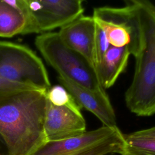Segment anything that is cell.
Returning a JSON list of instances; mask_svg holds the SVG:
<instances>
[{"label": "cell", "mask_w": 155, "mask_h": 155, "mask_svg": "<svg viewBox=\"0 0 155 155\" xmlns=\"http://www.w3.org/2000/svg\"><path fill=\"white\" fill-rule=\"evenodd\" d=\"M81 0H24L27 24L24 35L61 28L83 15Z\"/></svg>", "instance_id": "cell-6"}, {"label": "cell", "mask_w": 155, "mask_h": 155, "mask_svg": "<svg viewBox=\"0 0 155 155\" xmlns=\"http://www.w3.org/2000/svg\"><path fill=\"white\" fill-rule=\"evenodd\" d=\"M125 137L116 126H102L67 139L47 142L32 155H105L122 153Z\"/></svg>", "instance_id": "cell-5"}, {"label": "cell", "mask_w": 155, "mask_h": 155, "mask_svg": "<svg viewBox=\"0 0 155 155\" xmlns=\"http://www.w3.org/2000/svg\"><path fill=\"white\" fill-rule=\"evenodd\" d=\"M96 24L92 16L82 15L61 27L58 34L69 48L83 56L94 68L93 52Z\"/></svg>", "instance_id": "cell-10"}, {"label": "cell", "mask_w": 155, "mask_h": 155, "mask_svg": "<svg viewBox=\"0 0 155 155\" xmlns=\"http://www.w3.org/2000/svg\"><path fill=\"white\" fill-rule=\"evenodd\" d=\"M25 90H38V89L35 88L30 86L10 82L5 79H4L0 77V93Z\"/></svg>", "instance_id": "cell-16"}, {"label": "cell", "mask_w": 155, "mask_h": 155, "mask_svg": "<svg viewBox=\"0 0 155 155\" xmlns=\"http://www.w3.org/2000/svg\"><path fill=\"white\" fill-rule=\"evenodd\" d=\"M127 47L110 46L101 62L94 68L98 81L105 90L111 87L125 70L130 56Z\"/></svg>", "instance_id": "cell-11"}, {"label": "cell", "mask_w": 155, "mask_h": 155, "mask_svg": "<svg viewBox=\"0 0 155 155\" xmlns=\"http://www.w3.org/2000/svg\"><path fill=\"white\" fill-rule=\"evenodd\" d=\"M105 155H122V154L120 153H108Z\"/></svg>", "instance_id": "cell-19"}, {"label": "cell", "mask_w": 155, "mask_h": 155, "mask_svg": "<svg viewBox=\"0 0 155 155\" xmlns=\"http://www.w3.org/2000/svg\"><path fill=\"white\" fill-rule=\"evenodd\" d=\"M110 46L111 45L105 33L96 24L93 44L94 68L101 62Z\"/></svg>", "instance_id": "cell-15"}, {"label": "cell", "mask_w": 155, "mask_h": 155, "mask_svg": "<svg viewBox=\"0 0 155 155\" xmlns=\"http://www.w3.org/2000/svg\"><path fill=\"white\" fill-rule=\"evenodd\" d=\"M0 155H8L7 147L1 135H0Z\"/></svg>", "instance_id": "cell-18"}, {"label": "cell", "mask_w": 155, "mask_h": 155, "mask_svg": "<svg viewBox=\"0 0 155 155\" xmlns=\"http://www.w3.org/2000/svg\"><path fill=\"white\" fill-rule=\"evenodd\" d=\"M120 7L94 8L93 18L105 33L111 46L127 47L134 55L139 42V30L136 18L128 0Z\"/></svg>", "instance_id": "cell-7"}, {"label": "cell", "mask_w": 155, "mask_h": 155, "mask_svg": "<svg viewBox=\"0 0 155 155\" xmlns=\"http://www.w3.org/2000/svg\"><path fill=\"white\" fill-rule=\"evenodd\" d=\"M122 155H155V138L137 137L125 134Z\"/></svg>", "instance_id": "cell-13"}, {"label": "cell", "mask_w": 155, "mask_h": 155, "mask_svg": "<svg viewBox=\"0 0 155 155\" xmlns=\"http://www.w3.org/2000/svg\"><path fill=\"white\" fill-rule=\"evenodd\" d=\"M0 77L41 90L51 87L42 60L28 47L13 42L0 41Z\"/></svg>", "instance_id": "cell-4"}, {"label": "cell", "mask_w": 155, "mask_h": 155, "mask_svg": "<svg viewBox=\"0 0 155 155\" xmlns=\"http://www.w3.org/2000/svg\"><path fill=\"white\" fill-rule=\"evenodd\" d=\"M44 129L47 142L59 141L84 133L86 124L81 111L54 105L47 100Z\"/></svg>", "instance_id": "cell-8"}, {"label": "cell", "mask_w": 155, "mask_h": 155, "mask_svg": "<svg viewBox=\"0 0 155 155\" xmlns=\"http://www.w3.org/2000/svg\"><path fill=\"white\" fill-rule=\"evenodd\" d=\"M47 100L56 106H64L81 111V108L70 93L61 85L51 87L46 93Z\"/></svg>", "instance_id": "cell-14"}, {"label": "cell", "mask_w": 155, "mask_h": 155, "mask_svg": "<svg viewBox=\"0 0 155 155\" xmlns=\"http://www.w3.org/2000/svg\"><path fill=\"white\" fill-rule=\"evenodd\" d=\"M129 134L131 136L137 137L155 138V126L149 128L136 131L130 133Z\"/></svg>", "instance_id": "cell-17"}, {"label": "cell", "mask_w": 155, "mask_h": 155, "mask_svg": "<svg viewBox=\"0 0 155 155\" xmlns=\"http://www.w3.org/2000/svg\"><path fill=\"white\" fill-rule=\"evenodd\" d=\"M26 24L24 0H0V37L24 35Z\"/></svg>", "instance_id": "cell-12"}, {"label": "cell", "mask_w": 155, "mask_h": 155, "mask_svg": "<svg viewBox=\"0 0 155 155\" xmlns=\"http://www.w3.org/2000/svg\"><path fill=\"white\" fill-rule=\"evenodd\" d=\"M35 45L59 76L93 91H105L98 81L94 68L83 56L67 46L58 32L38 35Z\"/></svg>", "instance_id": "cell-3"}, {"label": "cell", "mask_w": 155, "mask_h": 155, "mask_svg": "<svg viewBox=\"0 0 155 155\" xmlns=\"http://www.w3.org/2000/svg\"><path fill=\"white\" fill-rule=\"evenodd\" d=\"M135 14L139 43L133 55L132 81L124 95L127 108L141 117L155 114V4L147 0H128Z\"/></svg>", "instance_id": "cell-2"}, {"label": "cell", "mask_w": 155, "mask_h": 155, "mask_svg": "<svg viewBox=\"0 0 155 155\" xmlns=\"http://www.w3.org/2000/svg\"><path fill=\"white\" fill-rule=\"evenodd\" d=\"M47 92L0 93V135L8 155H32L47 142L44 129Z\"/></svg>", "instance_id": "cell-1"}, {"label": "cell", "mask_w": 155, "mask_h": 155, "mask_svg": "<svg viewBox=\"0 0 155 155\" xmlns=\"http://www.w3.org/2000/svg\"><path fill=\"white\" fill-rule=\"evenodd\" d=\"M58 79L80 107L93 113L104 126H117L115 112L105 91L89 90L61 76H58Z\"/></svg>", "instance_id": "cell-9"}]
</instances>
